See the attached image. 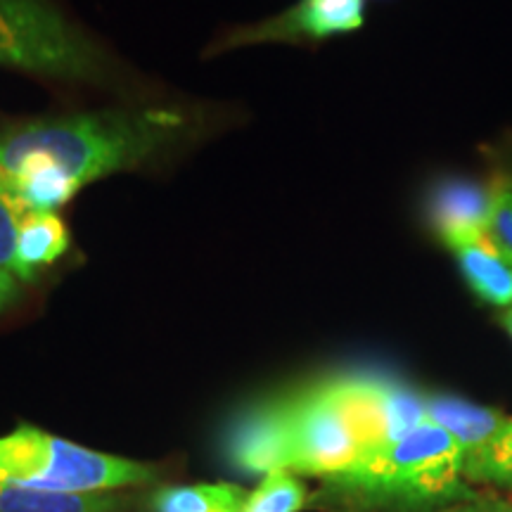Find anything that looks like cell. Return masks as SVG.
Listing matches in <instances>:
<instances>
[{
    "mask_svg": "<svg viewBox=\"0 0 512 512\" xmlns=\"http://www.w3.org/2000/svg\"><path fill=\"white\" fill-rule=\"evenodd\" d=\"M287 399L268 401L249 411L230 439V456L249 475L287 472Z\"/></svg>",
    "mask_w": 512,
    "mask_h": 512,
    "instance_id": "ba28073f",
    "label": "cell"
},
{
    "mask_svg": "<svg viewBox=\"0 0 512 512\" xmlns=\"http://www.w3.org/2000/svg\"><path fill=\"white\" fill-rule=\"evenodd\" d=\"M27 211L19 207L15 197L0 190V268L17 275V240L19 226Z\"/></svg>",
    "mask_w": 512,
    "mask_h": 512,
    "instance_id": "e0dca14e",
    "label": "cell"
},
{
    "mask_svg": "<svg viewBox=\"0 0 512 512\" xmlns=\"http://www.w3.org/2000/svg\"><path fill=\"white\" fill-rule=\"evenodd\" d=\"M463 479L458 441L439 422L427 420L394 444L363 456L328 484L373 505L420 508L458 496Z\"/></svg>",
    "mask_w": 512,
    "mask_h": 512,
    "instance_id": "7a4b0ae2",
    "label": "cell"
},
{
    "mask_svg": "<svg viewBox=\"0 0 512 512\" xmlns=\"http://www.w3.org/2000/svg\"><path fill=\"white\" fill-rule=\"evenodd\" d=\"M494 195V181L477 183L453 178V181L439 183L430 197V219L439 238L451 245L453 240L467 238V235L486 233Z\"/></svg>",
    "mask_w": 512,
    "mask_h": 512,
    "instance_id": "9c48e42d",
    "label": "cell"
},
{
    "mask_svg": "<svg viewBox=\"0 0 512 512\" xmlns=\"http://www.w3.org/2000/svg\"><path fill=\"white\" fill-rule=\"evenodd\" d=\"M496 195L489 219V238L512 261V178L501 176L494 181Z\"/></svg>",
    "mask_w": 512,
    "mask_h": 512,
    "instance_id": "2e32d148",
    "label": "cell"
},
{
    "mask_svg": "<svg viewBox=\"0 0 512 512\" xmlns=\"http://www.w3.org/2000/svg\"><path fill=\"white\" fill-rule=\"evenodd\" d=\"M287 439V472L292 475L332 479L363 456L325 382L287 399Z\"/></svg>",
    "mask_w": 512,
    "mask_h": 512,
    "instance_id": "5b68a950",
    "label": "cell"
},
{
    "mask_svg": "<svg viewBox=\"0 0 512 512\" xmlns=\"http://www.w3.org/2000/svg\"><path fill=\"white\" fill-rule=\"evenodd\" d=\"M444 512H512V503L498 494H470L448 505Z\"/></svg>",
    "mask_w": 512,
    "mask_h": 512,
    "instance_id": "ac0fdd59",
    "label": "cell"
},
{
    "mask_svg": "<svg viewBox=\"0 0 512 512\" xmlns=\"http://www.w3.org/2000/svg\"><path fill=\"white\" fill-rule=\"evenodd\" d=\"M17 275L5 271V268H0V311L5 309V306H10L12 302L17 299L19 294V283H17Z\"/></svg>",
    "mask_w": 512,
    "mask_h": 512,
    "instance_id": "d6986e66",
    "label": "cell"
},
{
    "mask_svg": "<svg viewBox=\"0 0 512 512\" xmlns=\"http://www.w3.org/2000/svg\"><path fill=\"white\" fill-rule=\"evenodd\" d=\"M448 247L456 254L467 285L479 299L501 309L512 306V261L494 245L489 233L467 235Z\"/></svg>",
    "mask_w": 512,
    "mask_h": 512,
    "instance_id": "8fae6325",
    "label": "cell"
},
{
    "mask_svg": "<svg viewBox=\"0 0 512 512\" xmlns=\"http://www.w3.org/2000/svg\"><path fill=\"white\" fill-rule=\"evenodd\" d=\"M69 247V233L55 211H29L19 226L17 278L34 280L38 268L55 264Z\"/></svg>",
    "mask_w": 512,
    "mask_h": 512,
    "instance_id": "4fadbf2b",
    "label": "cell"
},
{
    "mask_svg": "<svg viewBox=\"0 0 512 512\" xmlns=\"http://www.w3.org/2000/svg\"><path fill=\"white\" fill-rule=\"evenodd\" d=\"M501 323H503V328L508 330V335L512 337V306H508V309H503Z\"/></svg>",
    "mask_w": 512,
    "mask_h": 512,
    "instance_id": "ffe728a7",
    "label": "cell"
},
{
    "mask_svg": "<svg viewBox=\"0 0 512 512\" xmlns=\"http://www.w3.org/2000/svg\"><path fill=\"white\" fill-rule=\"evenodd\" d=\"M171 110L43 119L0 133V190L24 211H55L83 185L131 169L181 136Z\"/></svg>",
    "mask_w": 512,
    "mask_h": 512,
    "instance_id": "6da1fadb",
    "label": "cell"
},
{
    "mask_svg": "<svg viewBox=\"0 0 512 512\" xmlns=\"http://www.w3.org/2000/svg\"><path fill=\"white\" fill-rule=\"evenodd\" d=\"M363 24V0H302L285 15L261 24L249 31L252 41L266 38L311 36L323 38L332 34H347Z\"/></svg>",
    "mask_w": 512,
    "mask_h": 512,
    "instance_id": "30bf717a",
    "label": "cell"
},
{
    "mask_svg": "<svg viewBox=\"0 0 512 512\" xmlns=\"http://www.w3.org/2000/svg\"><path fill=\"white\" fill-rule=\"evenodd\" d=\"M306 503V486L292 472H268L254 494H249L242 512H299Z\"/></svg>",
    "mask_w": 512,
    "mask_h": 512,
    "instance_id": "9a60e30c",
    "label": "cell"
},
{
    "mask_svg": "<svg viewBox=\"0 0 512 512\" xmlns=\"http://www.w3.org/2000/svg\"><path fill=\"white\" fill-rule=\"evenodd\" d=\"M325 384L361 444L363 456L394 444L430 420L425 396L392 377L347 375Z\"/></svg>",
    "mask_w": 512,
    "mask_h": 512,
    "instance_id": "8992f818",
    "label": "cell"
},
{
    "mask_svg": "<svg viewBox=\"0 0 512 512\" xmlns=\"http://www.w3.org/2000/svg\"><path fill=\"white\" fill-rule=\"evenodd\" d=\"M155 467L64 441L22 425L0 437V484L100 494L155 479Z\"/></svg>",
    "mask_w": 512,
    "mask_h": 512,
    "instance_id": "3957f363",
    "label": "cell"
},
{
    "mask_svg": "<svg viewBox=\"0 0 512 512\" xmlns=\"http://www.w3.org/2000/svg\"><path fill=\"white\" fill-rule=\"evenodd\" d=\"M427 415L458 441L463 477L512 484V418L458 396H425Z\"/></svg>",
    "mask_w": 512,
    "mask_h": 512,
    "instance_id": "52a82bcc",
    "label": "cell"
},
{
    "mask_svg": "<svg viewBox=\"0 0 512 512\" xmlns=\"http://www.w3.org/2000/svg\"><path fill=\"white\" fill-rule=\"evenodd\" d=\"M0 62L64 79L98 72L91 43L46 0H0Z\"/></svg>",
    "mask_w": 512,
    "mask_h": 512,
    "instance_id": "277c9868",
    "label": "cell"
},
{
    "mask_svg": "<svg viewBox=\"0 0 512 512\" xmlns=\"http://www.w3.org/2000/svg\"><path fill=\"white\" fill-rule=\"evenodd\" d=\"M249 494L235 484L166 486L152 498L155 512H242Z\"/></svg>",
    "mask_w": 512,
    "mask_h": 512,
    "instance_id": "5bb4252c",
    "label": "cell"
},
{
    "mask_svg": "<svg viewBox=\"0 0 512 512\" xmlns=\"http://www.w3.org/2000/svg\"><path fill=\"white\" fill-rule=\"evenodd\" d=\"M128 505L131 498L121 491L76 494L0 484V512H124Z\"/></svg>",
    "mask_w": 512,
    "mask_h": 512,
    "instance_id": "7c38bea8",
    "label": "cell"
}]
</instances>
